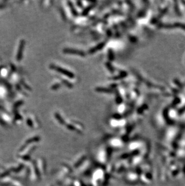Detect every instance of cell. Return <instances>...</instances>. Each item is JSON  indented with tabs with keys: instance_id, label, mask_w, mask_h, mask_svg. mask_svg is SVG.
Returning a JSON list of instances; mask_svg holds the SVG:
<instances>
[{
	"instance_id": "6da1fadb",
	"label": "cell",
	"mask_w": 185,
	"mask_h": 186,
	"mask_svg": "<svg viewBox=\"0 0 185 186\" xmlns=\"http://www.w3.org/2000/svg\"><path fill=\"white\" fill-rule=\"evenodd\" d=\"M51 69H54V70H56V71L58 72L61 74L64 75L65 76L68 77V78H75V75H74V74H73L72 72L69 71V70H67V69H63V68H61V67L55 66V65H51Z\"/></svg>"
},
{
	"instance_id": "7a4b0ae2",
	"label": "cell",
	"mask_w": 185,
	"mask_h": 186,
	"mask_svg": "<svg viewBox=\"0 0 185 186\" xmlns=\"http://www.w3.org/2000/svg\"><path fill=\"white\" fill-rule=\"evenodd\" d=\"M63 53L64 54H73V55H79V56H85V53L84 52L80 51V50H73V49L66 48L63 50Z\"/></svg>"
},
{
	"instance_id": "3957f363",
	"label": "cell",
	"mask_w": 185,
	"mask_h": 186,
	"mask_svg": "<svg viewBox=\"0 0 185 186\" xmlns=\"http://www.w3.org/2000/svg\"><path fill=\"white\" fill-rule=\"evenodd\" d=\"M105 42L101 43L100 44L97 45H96V46H94V48H92V49H91V50H90V51H89V53H90V54H93V53H96V52L102 50V49L105 46Z\"/></svg>"
},
{
	"instance_id": "277c9868",
	"label": "cell",
	"mask_w": 185,
	"mask_h": 186,
	"mask_svg": "<svg viewBox=\"0 0 185 186\" xmlns=\"http://www.w3.org/2000/svg\"><path fill=\"white\" fill-rule=\"evenodd\" d=\"M96 91L98 92H101V93H113V91L110 89H107V88L103 87H97L96 89Z\"/></svg>"
},
{
	"instance_id": "5b68a950",
	"label": "cell",
	"mask_w": 185,
	"mask_h": 186,
	"mask_svg": "<svg viewBox=\"0 0 185 186\" xmlns=\"http://www.w3.org/2000/svg\"><path fill=\"white\" fill-rule=\"evenodd\" d=\"M68 4H69V7H70V9H71V12L72 13L73 15H74L75 16H78V13H77L76 10V9L75 8V7H73V4H72L70 2H68Z\"/></svg>"
},
{
	"instance_id": "8992f818",
	"label": "cell",
	"mask_w": 185,
	"mask_h": 186,
	"mask_svg": "<svg viewBox=\"0 0 185 186\" xmlns=\"http://www.w3.org/2000/svg\"><path fill=\"white\" fill-rule=\"evenodd\" d=\"M91 7H92L91 6H89V7H87V8L84 10L83 12H82V16H85V15H87V14L90 11Z\"/></svg>"
},
{
	"instance_id": "52a82bcc",
	"label": "cell",
	"mask_w": 185,
	"mask_h": 186,
	"mask_svg": "<svg viewBox=\"0 0 185 186\" xmlns=\"http://www.w3.org/2000/svg\"><path fill=\"white\" fill-rule=\"evenodd\" d=\"M61 80H62V81H63V83L65 85H66L67 87H69V88L72 87V84L69 83L68 81H67L66 80H63V79H61Z\"/></svg>"
},
{
	"instance_id": "ba28073f",
	"label": "cell",
	"mask_w": 185,
	"mask_h": 186,
	"mask_svg": "<svg viewBox=\"0 0 185 186\" xmlns=\"http://www.w3.org/2000/svg\"><path fill=\"white\" fill-rule=\"evenodd\" d=\"M109 58L111 60H113L114 59V54H113V51L111 50H109Z\"/></svg>"
},
{
	"instance_id": "9c48e42d",
	"label": "cell",
	"mask_w": 185,
	"mask_h": 186,
	"mask_svg": "<svg viewBox=\"0 0 185 186\" xmlns=\"http://www.w3.org/2000/svg\"><path fill=\"white\" fill-rule=\"evenodd\" d=\"M106 66H107V67H108L109 70H110L111 72H112V73L114 72V68H113V67L111 66V64H109V63L106 64Z\"/></svg>"
},
{
	"instance_id": "30bf717a",
	"label": "cell",
	"mask_w": 185,
	"mask_h": 186,
	"mask_svg": "<svg viewBox=\"0 0 185 186\" xmlns=\"http://www.w3.org/2000/svg\"><path fill=\"white\" fill-rule=\"evenodd\" d=\"M60 86V85L59 84H54L52 88L53 89H54V90H56V89H59Z\"/></svg>"
}]
</instances>
